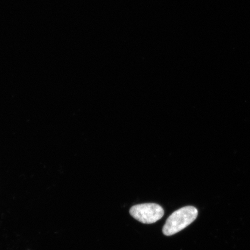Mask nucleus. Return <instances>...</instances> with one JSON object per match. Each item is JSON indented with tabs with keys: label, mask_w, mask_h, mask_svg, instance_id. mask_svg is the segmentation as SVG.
<instances>
[{
	"label": "nucleus",
	"mask_w": 250,
	"mask_h": 250,
	"mask_svg": "<svg viewBox=\"0 0 250 250\" xmlns=\"http://www.w3.org/2000/svg\"><path fill=\"white\" fill-rule=\"evenodd\" d=\"M198 215V210L193 206H186L174 211L166 222L164 234L169 236L180 232L192 224Z\"/></svg>",
	"instance_id": "f257e3e1"
},
{
	"label": "nucleus",
	"mask_w": 250,
	"mask_h": 250,
	"mask_svg": "<svg viewBox=\"0 0 250 250\" xmlns=\"http://www.w3.org/2000/svg\"><path fill=\"white\" fill-rule=\"evenodd\" d=\"M129 212L136 220L146 224L155 223L164 215L163 208L155 203L134 205L131 208Z\"/></svg>",
	"instance_id": "f03ea898"
}]
</instances>
